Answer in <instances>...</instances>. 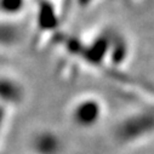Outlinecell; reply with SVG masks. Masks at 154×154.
Wrapping results in <instances>:
<instances>
[{"mask_svg":"<svg viewBox=\"0 0 154 154\" xmlns=\"http://www.w3.org/2000/svg\"><path fill=\"white\" fill-rule=\"evenodd\" d=\"M102 114L101 106L96 100H82L72 109V119L79 126L95 125Z\"/></svg>","mask_w":154,"mask_h":154,"instance_id":"cell-1","label":"cell"}]
</instances>
